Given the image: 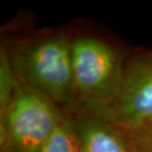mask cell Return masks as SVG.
Instances as JSON below:
<instances>
[{"label":"cell","mask_w":152,"mask_h":152,"mask_svg":"<svg viewBox=\"0 0 152 152\" xmlns=\"http://www.w3.org/2000/svg\"><path fill=\"white\" fill-rule=\"evenodd\" d=\"M63 117L58 105L19 81L1 113V147L9 152H39Z\"/></svg>","instance_id":"cell-3"},{"label":"cell","mask_w":152,"mask_h":152,"mask_svg":"<svg viewBox=\"0 0 152 152\" xmlns=\"http://www.w3.org/2000/svg\"><path fill=\"white\" fill-rule=\"evenodd\" d=\"M130 134L134 152H152V123Z\"/></svg>","instance_id":"cell-8"},{"label":"cell","mask_w":152,"mask_h":152,"mask_svg":"<svg viewBox=\"0 0 152 152\" xmlns=\"http://www.w3.org/2000/svg\"><path fill=\"white\" fill-rule=\"evenodd\" d=\"M73 91L82 113L97 116L120 97L125 65L118 53L107 43L94 37L71 42Z\"/></svg>","instance_id":"cell-1"},{"label":"cell","mask_w":152,"mask_h":152,"mask_svg":"<svg viewBox=\"0 0 152 152\" xmlns=\"http://www.w3.org/2000/svg\"><path fill=\"white\" fill-rule=\"evenodd\" d=\"M19 86V80L12 68L10 56L5 49H1L0 55V109L4 113L9 106Z\"/></svg>","instance_id":"cell-7"},{"label":"cell","mask_w":152,"mask_h":152,"mask_svg":"<svg viewBox=\"0 0 152 152\" xmlns=\"http://www.w3.org/2000/svg\"><path fill=\"white\" fill-rule=\"evenodd\" d=\"M10 61L23 85L49 98L55 105L75 107L71 42L48 36L19 45Z\"/></svg>","instance_id":"cell-2"},{"label":"cell","mask_w":152,"mask_h":152,"mask_svg":"<svg viewBox=\"0 0 152 152\" xmlns=\"http://www.w3.org/2000/svg\"><path fill=\"white\" fill-rule=\"evenodd\" d=\"M81 152H134L130 132L86 113L76 116Z\"/></svg>","instance_id":"cell-5"},{"label":"cell","mask_w":152,"mask_h":152,"mask_svg":"<svg viewBox=\"0 0 152 152\" xmlns=\"http://www.w3.org/2000/svg\"><path fill=\"white\" fill-rule=\"evenodd\" d=\"M39 152H81L76 117L64 115Z\"/></svg>","instance_id":"cell-6"},{"label":"cell","mask_w":152,"mask_h":152,"mask_svg":"<svg viewBox=\"0 0 152 152\" xmlns=\"http://www.w3.org/2000/svg\"><path fill=\"white\" fill-rule=\"evenodd\" d=\"M97 117L130 133L151 124L152 53L133 56L125 64L120 97Z\"/></svg>","instance_id":"cell-4"}]
</instances>
